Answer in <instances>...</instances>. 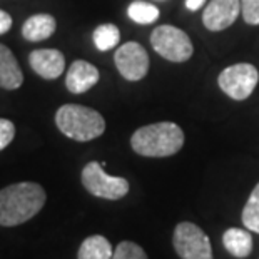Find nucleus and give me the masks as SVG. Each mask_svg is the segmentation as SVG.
<instances>
[{
	"label": "nucleus",
	"mask_w": 259,
	"mask_h": 259,
	"mask_svg": "<svg viewBox=\"0 0 259 259\" xmlns=\"http://www.w3.org/2000/svg\"><path fill=\"white\" fill-rule=\"evenodd\" d=\"M47 194L37 183H17L0 189V226L14 228L37 216Z\"/></svg>",
	"instance_id": "1"
},
{
	"label": "nucleus",
	"mask_w": 259,
	"mask_h": 259,
	"mask_svg": "<svg viewBox=\"0 0 259 259\" xmlns=\"http://www.w3.org/2000/svg\"><path fill=\"white\" fill-rule=\"evenodd\" d=\"M184 146V132L174 122H156L139 127L131 137V147L142 157H169Z\"/></svg>",
	"instance_id": "2"
},
{
	"label": "nucleus",
	"mask_w": 259,
	"mask_h": 259,
	"mask_svg": "<svg viewBox=\"0 0 259 259\" xmlns=\"http://www.w3.org/2000/svg\"><path fill=\"white\" fill-rule=\"evenodd\" d=\"M56 124L65 137L77 142L97 139L106 131L102 114L80 104H65L56 114Z\"/></svg>",
	"instance_id": "3"
},
{
	"label": "nucleus",
	"mask_w": 259,
	"mask_h": 259,
	"mask_svg": "<svg viewBox=\"0 0 259 259\" xmlns=\"http://www.w3.org/2000/svg\"><path fill=\"white\" fill-rule=\"evenodd\" d=\"M82 186L85 187L87 192L92 196L101 197V199L107 201H119L129 192V181L124 178H115V176H109L104 170L102 162L92 161L85 164L80 174Z\"/></svg>",
	"instance_id": "4"
},
{
	"label": "nucleus",
	"mask_w": 259,
	"mask_h": 259,
	"mask_svg": "<svg viewBox=\"0 0 259 259\" xmlns=\"http://www.w3.org/2000/svg\"><path fill=\"white\" fill-rule=\"evenodd\" d=\"M152 49L169 62H186L194 54V46L184 30L174 25H159L151 35Z\"/></svg>",
	"instance_id": "5"
},
{
	"label": "nucleus",
	"mask_w": 259,
	"mask_h": 259,
	"mask_svg": "<svg viewBox=\"0 0 259 259\" xmlns=\"http://www.w3.org/2000/svg\"><path fill=\"white\" fill-rule=\"evenodd\" d=\"M174 251L181 259H212V246L207 234L192 223H179L172 234Z\"/></svg>",
	"instance_id": "6"
},
{
	"label": "nucleus",
	"mask_w": 259,
	"mask_h": 259,
	"mask_svg": "<svg viewBox=\"0 0 259 259\" xmlns=\"http://www.w3.org/2000/svg\"><path fill=\"white\" fill-rule=\"evenodd\" d=\"M259 82V72L252 64L241 62L226 67L218 77L221 91L234 101H246L254 92Z\"/></svg>",
	"instance_id": "7"
},
{
	"label": "nucleus",
	"mask_w": 259,
	"mask_h": 259,
	"mask_svg": "<svg viewBox=\"0 0 259 259\" xmlns=\"http://www.w3.org/2000/svg\"><path fill=\"white\" fill-rule=\"evenodd\" d=\"M114 62L119 74L131 82L144 79L149 72V56L137 42H125L120 46L114 54Z\"/></svg>",
	"instance_id": "8"
},
{
	"label": "nucleus",
	"mask_w": 259,
	"mask_h": 259,
	"mask_svg": "<svg viewBox=\"0 0 259 259\" xmlns=\"http://www.w3.org/2000/svg\"><path fill=\"white\" fill-rule=\"evenodd\" d=\"M241 14V0H211L202 12V24L207 30L221 32L236 22Z\"/></svg>",
	"instance_id": "9"
},
{
	"label": "nucleus",
	"mask_w": 259,
	"mask_h": 259,
	"mask_svg": "<svg viewBox=\"0 0 259 259\" xmlns=\"http://www.w3.org/2000/svg\"><path fill=\"white\" fill-rule=\"evenodd\" d=\"M32 70L42 79L54 80L59 79L65 70V57L57 49H37L29 56Z\"/></svg>",
	"instance_id": "10"
},
{
	"label": "nucleus",
	"mask_w": 259,
	"mask_h": 259,
	"mask_svg": "<svg viewBox=\"0 0 259 259\" xmlns=\"http://www.w3.org/2000/svg\"><path fill=\"white\" fill-rule=\"evenodd\" d=\"M99 70L87 60H74L67 70L65 87L72 94H84L99 82Z\"/></svg>",
	"instance_id": "11"
},
{
	"label": "nucleus",
	"mask_w": 259,
	"mask_h": 259,
	"mask_svg": "<svg viewBox=\"0 0 259 259\" xmlns=\"http://www.w3.org/2000/svg\"><path fill=\"white\" fill-rule=\"evenodd\" d=\"M24 84V72L7 46L0 44V87L5 91H15Z\"/></svg>",
	"instance_id": "12"
},
{
	"label": "nucleus",
	"mask_w": 259,
	"mask_h": 259,
	"mask_svg": "<svg viewBox=\"0 0 259 259\" xmlns=\"http://www.w3.org/2000/svg\"><path fill=\"white\" fill-rule=\"evenodd\" d=\"M57 22L51 14H35L29 17L22 25V35L29 42H40L56 32Z\"/></svg>",
	"instance_id": "13"
},
{
	"label": "nucleus",
	"mask_w": 259,
	"mask_h": 259,
	"mask_svg": "<svg viewBox=\"0 0 259 259\" xmlns=\"http://www.w3.org/2000/svg\"><path fill=\"white\" fill-rule=\"evenodd\" d=\"M223 244L234 257H247L252 251V236L249 229L229 228L223 234Z\"/></svg>",
	"instance_id": "14"
},
{
	"label": "nucleus",
	"mask_w": 259,
	"mask_h": 259,
	"mask_svg": "<svg viewBox=\"0 0 259 259\" xmlns=\"http://www.w3.org/2000/svg\"><path fill=\"white\" fill-rule=\"evenodd\" d=\"M112 246L107 238L101 234L89 236L82 241L77 259H112Z\"/></svg>",
	"instance_id": "15"
},
{
	"label": "nucleus",
	"mask_w": 259,
	"mask_h": 259,
	"mask_svg": "<svg viewBox=\"0 0 259 259\" xmlns=\"http://www.w3.org/2000/svg\"><path fill=\"white\" fill-rule=\"evenodd\" d=\"M94 44L101 52L114 49L120 40V30L114 24H102L94 30Z\"/></svg>",
	"instance_id": "16"
},
{
	"label": "nucleus",
	"mask_w": 259,
	"mask_h": 259,
	"mask_svg": "<svg viewBox=\"0 0 259 259\" xmlns=\"http://www.w3.org/2000/svg\"><path fill=\"white\" fill-rule=\"evenodd\" d=\"M127 15L132 22L141 25H147L152 24L159 19V9L156 5L149 4V2H142V0H136V2L129 4L127 7Z\"/></svg>",
	"instance_id": "17"
},
{
	"label": "nucleus",
	"mask_w": 259,
	"mask_h": 259,
	"mask_svg": "<svg viewBox=\"0 0 259 259\" xmlns=\"http://www.w3.org/2000/svg\"><path fill=\"white\" fill-rule=\"evenodd\" d=\"M242 224L246 229L259 234V183L254 186L249 199H247L244 209H242Z\"/></svg>",
	"instance_id": "18"
},
{
	"label": "nucleus",
	"mask_w": 259,
	"mask_h": 259,
	"mask_svg": "<svg viewBox=\"0 0 259 259\" xmlns=\"http://www.w3.org/2000/svg\"><path fill=\"white\" fill-rule=\"evenodd\" d=\"M112 259H149L146 251L132 241H122L115 246Z\"/></svg>",
	"instance_id": "19"
},
{
	"label": "nucleus",
	"mask_w": 259,
	"mask_h": 259,
	"mask_svg": "<svg viewBox=\"0 0 259 259\" xmlns=\"http://www.w3.org/2000/svg\"><path fill=\"white\" fill-rule=\"evenodd\" d=\"M241 15L246 24L259 25V0H241Z\"/></svg>",
	"instance_id": "20"
},
{
	"label": "nucleus",
	"mask_w": 259,
	"mask_h": 259,
	"mask_svg": "<svg viewBox=\"0 0 259 259\" xmlns=\"http://www.w3.org/2000/svg\"><path fill=\"white\" fill-rule=\"evenodd\" d=\"M15 137V125L12 120L0 117V151H4Z\"/></svg>",
	"instance_id": "21"
},
{
	"label": "nucleus",
	"mask_w": 259,
	"mask_h": 259,
	"mask_svg": "<svg viewBox=\"0 0 259 259\" xmlns=\"http://www.w3.org/2000/svg\"><path fill=\"white\" fill-rule=\"evenodd\" d=\"M10 27H12V17H10L5 10L0 9V35L7 34L10 30Z\"/></svg>",
	"instance_id": "22"
},
{
	"label": "nucleus",
	"mask_w": 259,
	"mask_h": 259,
	"mask_svg": "<svg viewBox=\"0 0 259 259\" xmlns=\"http://www.w3.org/2000/svg\"><path fill=\"white\" fill-rule=\"evenodd\" d=\"M204 4H206V0H186V9L191 10V12H196Z\"/></svg>",
	"instance_id": "23"
}]
</instances>
